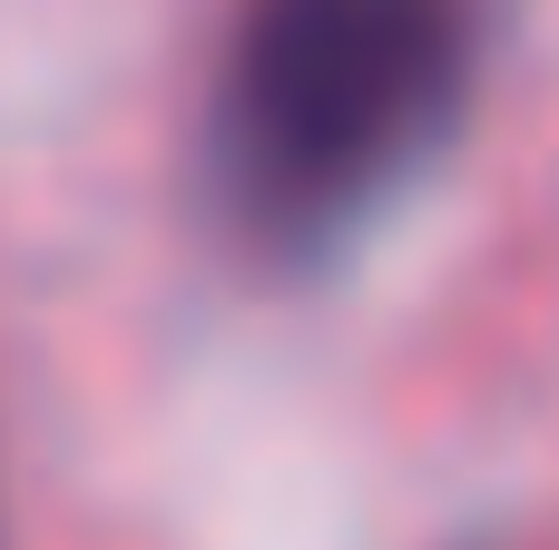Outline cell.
<instances>
[{
  "instance_id": "cell-1",
  "label": "cell",
  "mask_w": 559,
  "mask_h": 550,
  "mask_svg": "<svg viewBox=\"0 0 559 550\" xmlns=\"http://www.w3.org/2000/svg\"><path fill=\"white\" fill-rule=\"evenodd\" d=\"M501 0H236L206 79V177L255 256L314 266L472 118Z\"/></svg>"
}]
</instances>
